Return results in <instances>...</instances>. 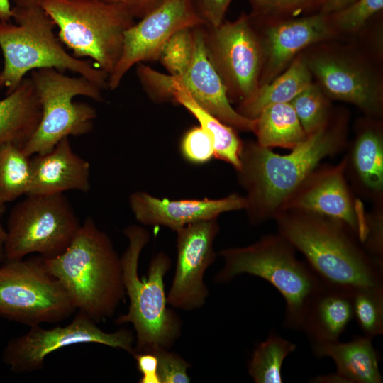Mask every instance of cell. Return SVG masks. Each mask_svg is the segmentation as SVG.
Masks as SVG:
<instances>
[{"label": "cell", "mask_w": 383, "mask_h": 383, "mask_svg": "<svg viewBox=\"0 0 383 383\" xmlns=\"http://www.w3.org/2000/svg\"><path fill=\"white\" fill-rule=\"evenodd\" d=\"M1 68H0V73H1Z\"/></svg>", "instance_id": "obj_46"}, {"label": "cell", "mask_w": 383, "mask_h": 383, "mask_svg": "<svg viewBox=\"0 0 383 383\" xmlns=\"http://www.w3.org/2000/svg\"><path fill=\"white\" fill-rule=\"evenodd\" d=\"M335 40L313 45L301 52L313 79L331 100L352 104L365 116L382 119L380 68L366 54Z\"/></svg>", "instance_id": "obj_9"}, {"label": "cell", "mask_w": 383, "mask_h": 383, "mask_svg": "<svg viewBox=\"0 0 383 383\" xmlns=\"http://www.w3.org/2000/svg\"><path fill=\"white\" fill-rule=\"evenodd\" d=\"M274 219L278 233L302 253L326 287L352 296L360 291H383V264L344 222L296 209L282 211Z\"/></svg>", "instance_id": "obj_2"}, {"label": "cell", "mask_w": 383, "mask_h": 383, "mask_svg": "<svg viewBox=\"0 0 383 383\" xmlns=\"http://www.w3.org/2000/svg\"><path fill=\"white\" fill-rule=\"evenodd\" d=\"M313 81L300 53L284 72L270 82L260 86L250 99L239 104L236 111L245 117L254 119L268 106L290 102Z\"/></svg>", "instance_id": "obj_25"}, {"label": "cell", "mask_w": 383, "mask_h": 383, "mask_svg": "<svg viewBox=\"0 0 383 383\" xmlns=\"http://www.w3.org/2000/svg\"><path fill=\"white\" fill-rule=\"evenodd\" d=\"M205 26H218L223 21L233 0H192Z\"/></svg>", "instance_id": "obj_39"}, {"label": "cell", "mask_w": 383, "mask_h": 383, "mask_svg": "<svg viewBox=\"0 0 383 383\" xmlns=\"http://www.w3.org/2000/svg\"><path fill=\"white\" fill-rule=\"evenodd\" d=\"M251 17L259 20H280L318 12L325 0H248Z\"/></svg>", "instance_id": "obj_33"}, {"label": "cell", "mask_w": 383, "mask_h": 383, "mask_svg": "<svg viewBox=\"0 0 383 383\" xmlns=\"http://www.w3.org/2000/svg\"><path fill=\"white\" fill-rule=\"evenodd\" d=\"M382 9L383 0H357L347 7L328 15L339 38L362 31Z\"/></svg>", "instance_id": "obj_31"}, {"label": "cell", "mask_w": 383, "mask_h": 383, "mask_svg": "<svg viewBox=\"0 0 383 383\" xmlns=\"http://www.w3.org/2000/svg\"><path fill=\"white\" fill-rule=\"evenodd\" d=\"M174 103L184 106L209 134L213 144L214 157L230 164L236 171L239 170L243 142L236 129L200 106L181 84L179 79Z\"/></svg>", "instance_id": "obj_26"}, {"label": "cell", "mask_w": 383, "mask_h": 383, "mask_svg": "<svg viewBox=\"0 0 383 383\" xmlns=\"http://www.w3.org/2000/svg\"><path fill=\"white\" fill-rule=\"evenodd\" d=\"M180 151L184 158L192 164H205L214 157L211 138L199 125L184 133L180 141Z\"/></svg>", "instance_id": "obj_36"}, {"label": "cell", "mask_w": 383, "mask_h": 383, "mask_svg": "<svg viewBox=\"0 0 383 383\" xmlns=\"http://www.w3.org/2000/svg\"><path fill=\"white\" fill-rule=\"evenodd\" d=\"M204 26L193 28L192 60L186 72L177 78L194 100L206 111L235 129L252 132L255 119L245 117L233 108L226 87L207 56Z\"/></svg>", "instance_id": "obj_19"}, {"label": "cell", "mask_w": 383, "mask_h": 383, "mask_svg": "<svg viewBox=\"0 0 383 383\" xmlns=\"http://www.w3.org/2000/svg\"><path fill=\"white\" fill-rule=\"evenodd\" d=\"M353 318L363 335L383 334V291H360L353 296Z\"/></svg>", "instance_id": "obj_32"}, {"label": "cell", "mask_w": 383, "mask_h": 383, "mask_svg": "<svg viewBox=\"0 0 383 383\" xmlns=\"http://www.w3.org/2000/svg\"><path fill=\"white\" fill-rule=\"evenodd\" d=\"M26 196L8 218L5 261L21 260L30 253L55 257L67 248L81 226L63 194Z\"/></svg>", "instance_id": "obj_10"}, {"label": "cell", "mask_w": 383, "mask_h": 383, "mask_svg": "<svg viewBox=\"0 0 383 383\" xmlns=\"http://www.w3.org/2000/svg\"><path fill=\"white\" fill-rule=\"evenodd\" d=\"M158 359V375L160 383H188V370L191 365L175 353L169 350L154 352Z\"/></svg>", "instance_id": "obj_37"}, {"label": "cell", "mask_w": 383, "mask_h": 383, "mask_svg": "<svg viewBox=\"0 0 383 383\" xmlns=\"http://www.w3.org/2000/svg\"><path fill=\"white\" fill-rule=\"evenodd\" d=\"M44 259L48 271L63 286L77 311L96 323L113 316L126 294L119 257L94 219L87 217L67 248Z\"/></svg>", "instance_id": "obj_3"}, {"label": "cell", "mask_w": 383, "mask_h": 383, "mask_svg": "<svg viewBox=\"0 0 383 383\" xmlns=\"http://www.w3.org/2000/svg\"><path fill=\"white\" fill-rule=\"evenodd\" d=\"M106 3L117 6L135 19H140L163 0H101Z\"/></svg>", "instance_id": "obj_41"}, {"label": "cell", "mask_w": 383, "mask_h": 383, "mask_svg": "<svg viewBox=\"0 0 383 383\" xmlns=\"http://www.w3.org/2000/svg\"><path fill=\"white\" fill-rule=\"evenodd\" d=\"M4 262L0 267V316L30 327L62 321L77 311L43 257Z\"/></svg>", "instance_id": "obj_11"}, {"label": "cell", "mask_w": 383, "mask_h": 383, "mask_svg": "<svg viewBox=\"0 0 383 383\" xmlns=\"http://www.w3.org/2000/svg\"><path fill=\"white\" fill-rule=\"evenodd\" d=\"M142 374L140 383H160L158 375V359L153 353H137L133 355Z\"/></svg>", "instance_id": "obj_40"}, {"label": "cell", "mask_w": 383, "mask_h": 383, "mask_svg": "<svg viewBox=\"0 0 383 383\" xmlns=\"http://www.w3.org/2000/svg\"><path fill=\"white\" fill-rule=\"evenodd\" d=\"M194 45L193 28L181 29L166 42L158 60L169 74L180 77L190 65Z\"/></svg>", "instance_id": "obj_34"}, {"label": "cell", "mask_w": 383, "mask_h": 383, "mask_svg": "<svg viewBox=\"0 0 383 383\" xmlns=\"http://www.w3.org/2000/svg\"><path fill=\"white\" fill-rule=\"evenodd\" d=\"M30 157L10 143H0V204L27 195L31 181Z\"/></svg>", "instance_id": "obj_28"}, {"label": "cell", "mask_w": 383, "mask_h": 383, "mask_svg": "<svg viewBox=\"0 0 383 383\" xmlns=\"http://www.w3.org/2000/svg\"><path fill=\"white\" fill-rule=\"evenodd\" d=\"M346 158V177L353 189L375 205L383 203V124L365 116L355 126Z\"/></svg>", "instance_id": "obj_20"}, {"label": "cell", "mask_w": 383, "mask_h": 383, "mask_svg": "<svg viewBox=\"0 0 383 383\" xmlns=\"http://www.w3.org/2000/svg\"><path fill=\"white\" fill-rule=\"evenodd\" d=\"M296 345L274 333L260 343L255 348L248 370L256 383H281L282 365L288 355Z\"/></svg>", "instance_id": "obj_29"}, {"label": "cell", "mask_w": 383, "mask_h": 383, "mask_svg": "<svg viewBox=\"0 0 383 383\" xmlns=\"http://www.w3.org/2000/svg\"><path fill=\"white\" fill-rule=\"evenodd\" d=\"M348 119L346 111L333 110L324 126L285 155L275 153L256 141L243 143L237 172L246 193L244 210L250 223L274 219L322 160L346 148Z\"/></svg>", "instance_id": "obj_1"}, {"label": "cell", "mask_w": 383, "mask_h": 383, "mask_svg": "<svg viewBox=\"0 0 383 383\" xmlns=\"http://www.w3.org/2000/svg\"><path fill=\"white\" fill-rule=\"evenodd\" d=\"M255 119L256 142L265 148L292 150L307 136L290 102L268 106Z\"/></svg>", "instance_id": "obj_27"}, {"label": "cell", "mask_w": 383, "mask_h": 383, "mask_svg": "<svg viewBox=\"0 0 383 383\" xmlns=\"http://www.w3.org/2000/svg\"><path fill=\"white\" fill-rule=\"evenodd\" d=\"M217 218L189 224L177 233V262L167 295L168 304L182 310L201 308L209 296L204 274L215 261L214 240L219 232Z\"/></svg>", "instance_id": "obj_15"}, {"label": "cell", "mask_w": 383, "mask_h": 383, "mask_svg": "<svg viewBox=\"0 0 383 383\" xmlns=\"http://www.w3.org/2000/svg\"><path fill=\"white\" fill-rule=\"evenodd\" d=\"M250 18L259 33L262 49L260 87L279 75L307 48L338 38L328 15L320 11L280 20Z\"/></svg>", "instance_id": "obj_17"}, {"label": "cell", "mask_w": 383, "mask_h": 383, "mask_svg": "<svg viewBox=\"0 0 383 383\" xmlns=\"http://www.w3.org/2000/svg\"><path fill=\"white\" fill-rule=\"evenodd\" d=\"M372 339L356 336L348 342L315 343L311 348L317 357H328L334 361L336 373L346 383H381L379 355Z\"/></svg>", "instance_id": "obj_22"}, {"label": "cell", "mask_w": 383, "mask_h": 383, "mask_svg": "<svg viewBox=\"0 0 383 383\" xmlns=\"http://www.w3.org/2000/svg\"><path fill=\"white\" fill-rule=\"evenodd\" d=\"M14 7H27L40 5L43 0H10Z\"/></svg>", "instance_id": "obj_45"}, {"label": "cell", "mask_w": 383, "mask_h": 383, "mask_svg": "<svg viewBox=\"0 0 383 383\" xmlns=\"http://www.w3.org/2000/svg\"><path fill=\"white\" fill-rule=\"evenodd\" d=\"M296 251L279 233L264 235L247 246L223 249L219 255L223 266L214 279L226 283L248 274L266 280L285 301L284 326L301 331L310 305L326 287Z\"/></svg>", "instance_id": "obj_5"}, {"label": "cell", "mask_w": 383, "mask_h": 383, "mask_svg": "<svg viewBox=\"0 0 383 383\" xmlns=\"http://www.w3.org/2000/svg\"><path fill=\"white\" fill-rule=\"evenodd\" d=\"M30 79L42 116L35 132L22 148L27 155L46 153L63 138L83 135L93 130L96 109L73 100L82 96L102 101L101 87L83 76L70 77L53 68L33 70Z\"/></svg>", "instance_id": "obj_8"}, {"label": "cell", "mask_w": 383, "mask_h": 383, "mask_svg": "<svg viewBox=\"0 0 383 383\" xmlns=\"http://www.w3.org/2000/svg\"><path fill=\"white\" fill-rule=\"evenodd\" d=\"M128 244L121 257L127 313L118 316L117 324L131 323L135 331L134 353L170 350L181 335L182 321L167 305L164 279L171 260L163 252L152 259L146 279L138 274L140 253L150 240L143 227L130 225L123 230Z\"/></svg>", "instance_id": "obj_4"}, {"label": "cell", "mask_w": 383, "mask_h": 383, "mask_svg": "<svg viewBox=\"0 0 383 383\" xmlns=\"http://www.w3.org/2000/svg\"><path fill=\"white\" fill-rule=\"evenodd\" d=\"M138 79L148 96L154 102H174L178 80L176 77L160 72L144 63L136 65Z\"/></svg>", "instance_id": "obj_35"}, {"label": "cell", "mask_w": 383, "mask_h": 383, "mask_svg": "<svg viewBox=\"0 0 383 383\" xmlns=\"http://www.w3.org/2000/svg\"><path fill=\"white\" fill-rule=\"evenodd\" d=\"M290 103L306 135L324 126L333 111L331 99L313 81Z\"/></svg>", "instance_id": "obj_30"}, {"label": "cell", "mask_w": 383, "mask_h": 383, "mask_svg": "<svg viewBox=\"0 0 383 383\" xmlns=\"http://www.w3.org/2000/svg\"><path fill=\"white\" fill-rule=\"evenodd\" d=\"M11 21H0V50L4 64L0 88L12 91L33 70L53 68L83 76L102 89L108 88V74L90 60L68 53L54 33V23L40 5L13 6Z\"/></svg>", "instance_id": "obj_6"}, {"label": "cell", "mask_w": 383, "mask_h": 383, "mask_svg": "<svg viewBox=\"0 0 383 383\" xmlns=\"http://www.w3.org/2000/svg\"><path fill=\"white\" fill-rule=\"evenodd\" d=\"M202 25L192 0H163L125 32L121 55L108 77V88L116 89L137 64L158 60L163 46L176 32Z\"/></svg>", "instance_id": "obj_14"}, {"label": "cell", "mask_w": 383, "mask_h": 383, "mask_svg": "<svg viewBox=\"0 0 383 383\" xmlns=\"http://www.w3.org/2000/svg\"><path fill=\"white\" fill-rule=\"evenodd\" d=\"M77 311L65 326L46 329L36 325L30 326L25 334L10 340L3 353L4 363L14 372H30L42 369L49 354L84 343L102 344L133 355L135 337L131 331L121 328L105 332L87 314Z\"/></svg>", "instance_id": "obj_13"}, {"label": "cell", "mask_w": 383, "mask_h": 383, "mask_svg": "<svg viewBox=\"0 0 383 383\" xmlns=\"http://www.w3.org/2000/svg\"><path fill=\"white\" fill-rule=\"evenodd\" d=\"M31 181L27 195L63 194L70 190L88 192L90 165L73 150L69 138L44 154L30 157Z\"/></svg>", "instance_id": "obj_21"}, {"label": "cell", "mask_w": 383, "mask_h": 383, "mask_svg": "<svg viewBox=\"0 0 383 383\" xmlns=\"http://www.w3.org/2000/svg\"><path fill=\"white\" fill-rule=\"evenodd\" d=\"M357 0H325L318 11L331 14L350 5Z\"/></svg>", "instance_id": "obj_42"}, {"label": "cell", "mask_w": 383, "mask_h": 383, "mask_svg": "<svg viewBox=\"0 0 383 383\" xmlns=\"http://www.w3.org/2000/svg\"><path fill=\"white\" fill-rule=\"evenodd\" d=\"M345 168V156L335 165H318L287 200L281 211H308L340 220L357 234L362 243L367 213L353 195Z\"/></svg>", "instance_id": "obj_16"}, {"label": "cell", "mask_w": 383, "mask_h": 383, "mask_svg": "<svg viewBox=\"0 0 383 383\" xmlns=\"http://www.w3.org/2000/svg\"><path fill=\"white\" fill-rule=\"evenodd\" d=\"M207 56L219 74L230 101L243 104L260 87L263 63L259 33L249 14L218 26H204Z\"/></svg>", "instance_id": "obj_12"}, {"label": "cell", "mask_w": 383, "mask_h": 383, "mask_svg": "<svg viewBox=\"0 0 383 383\" xmlns=\"http://www.w3.org/2000/svg\"><path fill=\"white\" fill-rule=\"evenodd\" d=\"M13 6L10 0H0V21H11Z\"/></svg>", "instance_id": "obj_43"}, {"label": "cell", "mask_w": 383, "mask_h": 383, "mask_svg": "<svg viewBox=\"0 0 383 383\" xmlns=\"http://www.w3.org/2000/svg\"><path fill=\"white\" fill-rule=\"evenodd\" d=\"M128 201L135 218L141 224L162 226L175 232L191 223L245 209L246 206L245 196L236 193L220 199L171 200L137 191L129 196Z\"/></svg>", "instance_id": "obj_18"}, {"label": "cell", "mask_w": 383, "mask_h": 383, "mask_svg": "<svg viewBox=\"0 0 383 383\" xmlns=\"http://www.w3.org/2000/svg\"><path fill=\"white\" fill-rule=\"evenodd\" d=\"M40 6L58 28V38L78 58L87 57L109 76L135 18L101 0H43Z\"/></svg>", "instance_id": "obj_7"}, {"label": "cell", "mask_w": 383, "mask_h": 383, "mask_svg": "<svg viewBox=\"0 0 383 383\" xmlns=\"http://www.w3.org/2000/svg\"><path fill=\"white\" fill-rule=\"evenodd\" d=\"M6 211L5 204H0V262H5L4 245L6 238V231L1 223V218Z\"/></svg>", "instance_id": "obj_44"}, {"label": "cell", "mask_w": 383, "mask_h": 383, "mask_svg": "<svg viewBox=\"0 0 383 383\" xmlns=\"http://www.w3.org/2000/svg\"><path fill=\"white\" fill-rule=\"evenodd\" d=\"M375 210L367 214V232L362 245L368 253L383 264V210L375 205Z\"/></svg>", "instance_id": "obj_38"}, {"label": "cell", "mask_w": 383, "mask_h": 383, "mask_svg": "<svg viewBox=\"0 0 383 383\" xmlns=\"http://www.w3.org/2000/svg\"><path fill=\"white\" fill-rule=\"evenodd\" d=\"M42 116L41 106L30 79L24 78L0 100V143L21 148L35 132Z\"/></svg>", "instance_id": "obj_23"}, {"label": "cell", "mask_w": 383, "mask_h": 383, "mask_svg": "<svg viewBox=\"0 0 383 383\" xmlns=\"http://www.w3.org/2000/svg\"><path fill=\"white\" fill-rule=\"evenodd\" d=\"M352 296L328 287L316 296L308 309L301 328L311 344L339 340L353 319Z\"/></svg>", "instance_id": "obj_24"}]
</instances>
